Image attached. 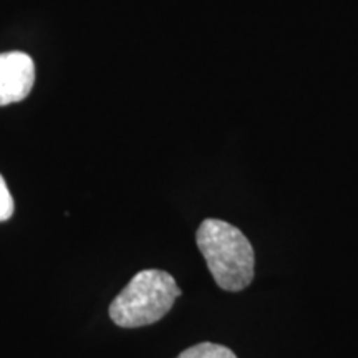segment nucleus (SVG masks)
Instances as JSON below:
<instances>
[{
	"mask_svg": "<svg viewBox=\"0 0 358 358\" xmlns=\"http://www.w3.org/2000/svg\"><path fill=\"white\" fill-rule=\"evenodd\" d=\"M13 214V199L10 191L3 181V178L0 176V222L10 219Z\"/></svg>",
	"mask_w": 358,
	"mask_h": 358,
	"instance_id": "39448f33",
	"label": "nucleus"
},
{
	"mask_svg": "<svg viewBox=\"0 0 358 358\" xmlns=\"http://www.w3.org/2000/svg\"><path fill=\"white\" fill-rule=\"evenodd\" d=\"M196 243L222 290L239 292L252 282L254 249L236 226L221 219H206L196 232Z\"/></svg>",
	"mask_w": 358,
	"mask_h": 358,
	"instance_id": "f257e3e1",
	"label": "nucleus"
},
{
	"mask_svg": "<svg viewBox=\"0 0 358 358\" xmlns=\"http://www.w3.org/2000/svg\"><path fill=\"white\" fill-rule=\"evenodd\" d=\"M178 358H237V357L231 348L219 345V343L203 342L186 348L185 352L179 353Z\"/></svg>",
	"mask_w": 358,
	"mask_h": 358,
	"instance_id": "20e7f679",
	"label": "nucleus"
},
{
	"mask_svg": "<svg viewBox=\"0 0 358 358\" xmlns=\"http://www.w3.org/2000/svg\"><path fill=\"white\" fill-rule=\"evenodd\" d=\"M181 295L176 280L166 271L146 268L138 272L110 306V319L123 329L156 324L171 310Z\"/></svg>",
	"mask_w": 358,
	"mask_h": 358,
	"instance_id": "f03ea898",
	"label": "nucleus"
},
{
	"mask_svg": "<svg viewBox=\"0 0 358 358\" xmlns=\"http://www.w3.org/2000/svg\"><path fill=\"white\" fill-rule=\"evenodd\" d=\"M35 82L34 60L27 53H0V106L29 96Z\"/></svg>",
	"mask_w": 358,
	"mask_h": 358,
	"instance_id": "7ed1b4c3",
	"label": "nucleus"
}]
</instances>
